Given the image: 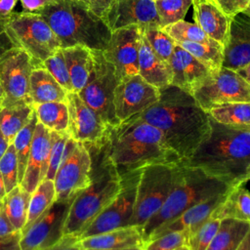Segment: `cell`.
Wrapping results in <instances>:
<instances>
[{
	"label": "cell",
	"instance_id": "1",
	"mask_svg": "<svg viewBox=\"0 0 250 250\" xmlns=\"http://www.w3.org/2000/svg\"><path fill=\"white\" fill-rule=\"evenodd\" d=\"M138 116L156 127L168 146L185 161L210 131V116L193 96L170 84L160 90L156 103Z\"/></svg>",
	"mask_w": 250,
	"mask_h": 250
},
{
	"label": "cell",
	"instance_id": "2",
	"mask_svg": "<svg viewBox=\"0 0 250 250\" xmlns=\"http://www.w3.org/2000/svg\"><path fill=\"white\" fill-rule=\"evenodd\" d=\"M182 163L200 169L229 188L243 185L250 168V130L222 124L210 117L209 134Z\"/></svg>",
	"mask_w": 250,
	"mask_h": 250
},
{
	"label": "cell",
	"instance_id": "3",
	"mask_svg": "<svg viewBox=\"0 0 250 250\" xmlns=\"http://www.w3.org/2000/svg\"><path fill=\"white\" fill-rule=\"evenodd\" d=\"M107 152L120 176L150 164L182 162L162 133L138 114L110 129Z\"/></svg>",
	"mask_w": 250,
	"mask_h": 250
},
{
	"label": "cell",
	"instance_id": "4",
	"mask_svg": "<svg viewBox=\"0 0 250 250\" xmlns=\"http://www.w3.org/2000/svg\"><path fill=\"white\" fill-rule=\"evenodd\" d=\"M85 146L92 160L91 183L72 200L63 229V235L78 238L121 188V177L108 156L107 139Z\"/></svg>",
	"mask_w": 250,
	"mask_h": 250
},
{
	"label": "cell",
	"instance_id": "5",
	"mask_svg": "<svg viewBox=\"0 0 250 250\" xmlns=\"http://www.w3.org/2000/svg\"><path fill=\"white\" fill-rule=\"evenodd\" d=\"M57 35L62 48L84 46L104 51L111 30L80 0H51L38 13Z\"/></svg>",
	"mask_w": 250,
	"mask_h": 250
},
{
	"label": "cell",
	"instance_id": "6",
	"mask_svg": "<svg viewBox=\"0 0 250 250\" xmlns=\"http://www.w3.org/2000/svg\"><path fill=\"white\" fill-rule=\"evenodd\" d=\"M229 187L205 174L200 169L182 163L179 179L162 207L143 226L140 231L146 243L149 235L159 227L169 224L192 206L214 196L225 193Z\"/></svg>",
	"mask_w": 250,
	"mask_h": 250
},
{
	"label": "cell",
	"instance_id": "7",
	"mask_svg": "<svg viewBox=\"0 0 250 250\" xmlns=\"http://www.w3.org/2000/svg\"><path fill=\"white\" fill-rule=\"evenodd\" d=\"M182 162L156 163L142 168L130 227H143L164 204L175 187Z\"/></svg>",
	"mask_w": 250,
	"mask_h": 250
},
{
	"label": "cell",
	"instance_id": "8",
	"mask_svg": "<svg viewBox=\"0 0 250 250\" xmlns=\"http://www.w3.org/2000/svg\"><path fill=\"white\" fill-rule=\"evenodd\" d=\"M4 25L15 47L28 54L36 67L62 49L57 35L39 14L14 12Z\"/></svg>",
	"mask_w": 250,
	"mask_h": 250
},
{
	"label": "cell",
	"instance_id": "9",
	"mask_svg": "<svg viewBox=\"0 0 250 250\" xmlns=\"http://www.w3.org/2000/svg\"><path fill=\"white\" fill-rule=\"evenodd\" d=\"M93 68L85 86L77 93L111 128L117 126L113 96L119 82L113 65L105 60L103 51H93Z\"/></svg>",
	"mask_w": 250,
	"mask_h": 250
},
{
	"label": "cell",
	"instance_id": "10",
	"mask_svg": "<svg viewBox=\"0 0 250 250\" xmlns=\"http://www.w3.org/2000/svg\"><path fill=\"white\" fill-rule=\"evenodd\" d=\"M141 171L142 169H138L120 176L121 188L119 192L95 218L79 238L130 227Z\"/></svg>",
	"mask_w": 250,
	"mask_h": 250
},
{
	"label": "cell",
	"instance_id": "11",
	"mask_svg": "<svg viewBox=\"0 0 250 250\" xmlns=\"http://www.w3.org/2000/svg\"><path fill=\"white\" fill-rule=\"evenodd\" d=\"M191 95L207 111L223 104L250 102V85L237 71L222 66L212 71Z\"/></svg>",
	"mask_w": 250,
	"mask_h": 250
},
{
	"label": "cell",
	"instance_id": "12",
	"mask_svg": "<svg viewBox=\"0 0 250 250\" xmlns=\"http://www.w3.org/2000/svg\"><path fill=\"white\" fill-rule=\"evenodd\" d=\"M33 61L23 50L14 47L0 57V87L3 91L1 105L31 104L29 81Z\"/></svg>",
	"mask_w": 250,
	"mask_h": 250
},
{
	"label": "cell",
	"instance_id": "13",
	"mask_svg": "<svg viewBox=\"0 0 250 250\" xmlns=\"http://www.w3.org/2000/svg\"><path fill=\"white\" fill-rule=\"evenodd\" d=\"M92 160L88 148L77 142L73 151L62 159L53 180L56 201L73 199L91 183Z\"/></svg>",
	"mask_w": 250,
	"mask_h": 250
},
{
	"label": "cell",
	"instance_id": "14",
	"mask_svg": "<svg viewBox=\"0 0 250 250\" xmlns=\"http://www.w3.org/2000/svg\"><path fill=\"white\" fill-rule=\"evenodd\" d=\"M73 199L55 201L27 229L21 232V250H43L59 242L63 236L65 221Z\"/></svg>",
	"mask_w": 250,
	"mask_h": 250
},
{
	"label": "cell",
	"instance_id": "15",
	"mask_svg": "<svg viewBox=\"0 0 250 250\" xmlns=\"http://www.w3.org/2000/svg\"><path fill=\"white\" fill-rule=\"evenodd\" d=\"M160 96V90L135 74L119 80L113 96L114 112L119 123L142 113Z\"/></svg>",
	"mask_w": 250,
	"mask_h": 250
},
{
	"label": "cell",
	"instance_id": "16",
	"mask_svg": "<svg viewBox=\"0 0 250 250\" xmlns=\"http://www.w3.org/2000/svg\"><path fill=\"white\" fill-rule=\"evenodd\" d=\"M65 103L68 109L67 133L71 139L84 145L100 144L107 139L111 127L76 92H68Z\"/></svg>",
	"mask_w": 250,
	"mask_h": 250
},
{
	"label": "cell",
	"instance_id": "17",
	"mask_svg": "<svg viewBox=\"0 0 250 250\" xmlns=\"http://www.w3.org/2000/svg\"><path fill=\"white\" fill-rule=\"evenodd\" d=\"M142 37V26L131 24L111 31L107 46L103 51L117 77L135 75L139 72V51Z\"/></svg>",
	"mask_w": 250,
	"mask_h": 250
},
{
	"label": "cell",
	"instance_id": "18",
	"mask_svg": "<svg viewBox=\"0 0 250 250\" xmlns=\"http://www.w3.org/2000/svg\"><path fill=\"white\" fill-rule=\"evenodd\" d=\"M103 20L111 31L131 24L159 25L153 0H115Z\"/></svg>",
	"mask_w": 250,
	"mask_h": 250
},
{
	"label": "cell",
	"instance_id": "19",
	"mask_svg": "<svg viewBox=\"0 0 250 250\" xmlns=\"http://www.w3.org/2000/svg\"><path fill=\"white\" fill-rule=\"evenodd\" d=\"M222 66L238 70L250 63V17L238 13L230 19Z\"/></svg>",
	"mask_w": 250,
	"mask_h": 250
},
{
	"label": "cell",
	"instance_id": "20",
	"mask_svg": "<svg viewBox=\"0 0 250 250\" xmlns=\"http://www.w3.org/2000/svg\"><path fill=\"white\" fill-rule=\"evenodd\" d=\"M50 151V130L37 122L27 164L20 186L28 193H32L47 174Z\"/></svg>",
	"mask_w": 250,
	"mask_h": 250
},
{
	"label": "cell",
	"instance_id": "21",
	"mask_svg": "<svg viewBox=\"0 0 250 250\" xmlns=\"http://www.w3.org/2000/svg\"><path fill=\"white\" fill-rule=\"evenodd\" d=\"M169 65L172 72L171 84L189 94L213 71L178 44H175Z\"/></svg>",
	"mask_w": 250,
	"mask_h": 250
},
{
	"label": "cell",
	"instance_id": "22",
	"mask_svg": "<svg viewBox=\"0 0 250 250\" xmlns=\"http://www.w3.org/2000/svg\"><path fill=\"white\" fill-rule=\"evenodd\" d=\"M227 192L214 195V196L192 206L191 208L185 211L181 216H179L174 221L170 222L167 225L159 227L149 235L146 242H148L162 234H165L167 232L181 231L184 229L188 230L189 236L192 235L200 228V226L207 219H209L211 217L213 211L224 201V199L227 195Z\"/></svg>",
	"mask_w": 250,
	"mask_h": 250
},
{
	"label": "cell",
	"instance_id": "23",
	"mask_svg": "<svg viewBox=\"0 0 250 250\" xmlns=\"http://www.w3.org/2000/svg\"><path fill=\"white\" fill-rule=\"evenodd\" d=\"M192 5L195 23L209 38L224 47L229 35L230 18L213 0H193Z\"/></svg>",
	"mask_w": 250,
	"mask_h": 250
},
{
	"label": "cell",
	"instance_id": "24",
	"mask_svg": "<svg viewBox=\"0 0 250 250\" xmlns=\"http://www.w3.org/2000/svg\"><path fill=\"white\" fill-rule=\"evenodd\" d=\"M81 249L144 248V240L138 227H127L92 236L79 238Z\"/></svg>",
	"mask_w": 250,
	"mask_h": 250
},
{
	"label": "cell",
	"instance_id": "25",
	"mask_svg": "<svg viewBox=\"0 0 250 250\" xmlns=\"http://www.w3.org/2000/svg\"><path fill=\"white\" fill-rule=\"evenodd\" d=\"M139 75L146 82L161 90L172 82L170 65L160 60L152 51L142 30L139 51Z\"/></svg>",
	"mask_w": 250,
	"mask_h": 250
},
{
	"label": "cell",
	"instance_id": "26",
	"mask_svg": "<svg viewBox=\"0 0 250 250\" xmlns=\"http://www.w3.org/2000/svg\"><path fill=\"white\" fill-rule=\"evenodd\" d=\"M67 93L47 69L41 66L33 68L29 81V98L32 104L65 102Z\"/></svg>",
	"mask_w": 250,
	"mask_h": 250
},
{
	"label": "cell",
	"instance_id": "27",
	"mask_svg": "<svg viewBox=\"0 0 250 250\" xmlns=\"http://www.w3.org/2000/svg\"><path fill=\"white\" fill-rule=\"evenodd\" d=\"M67 66L72 92L78 93L87 83L93 68V51L84 46L62 48Z\"/></svg>",
	"mask_w": 250,
	"mask_h": 250
},
{
	"label": "cell",
	"instance_id": "28",
	"mask_svg": "<svg viewBox=\"0 0 250 250\" xmlns=\"http://www.w3.org/2000/svg\"><path fill=\"white\" fill-rule=\"evenodd\" d=\"M211 218H232L250 223V191L242 185L229 188L224 201L213 211Z\"/></svg>",
	"mask_w": 250,
	"mask_h": 250
},
{
	"label": "cell",
	"instance_id": "29",
	"mask_svg": "<svg viewBox=\"0 0 250 250\" xmlns=\"http://www.w3.org/2000/svg\"><path fill=\"white\" fill-rule=\"evenodd\" d=\"M30 196V193L18 185L0 201L3 216L16 231H21L26 223Z\"/></svg>",
	"mask_w": 250,
	"mask_h": 250
},
{
	"label": "cell",
	"instance_id": "30",
	"mask_svg": "<svg viewBox=\"0 0 250 250\" xmlns=\"http://www.w3.org/2000/svg\"><path fill=\"white\" fill-rule=\"evenodd\" d=\"M249 230V222L232 218L222 219L219 229L208 248L214 250H235Z\"/></svg>",
	"mask_w": 250,
	"mask_h": 250
},
{
	"label": "cell",
	"instance_id": "31",
	"mask_svg": "<svg viewBox=\"0 0 250 250\" xmlns=\"http://www.w3.org/2000/svg\"><path fill=\"white\" fill-rule=\"evenodd\" d=\"M33 111L30 104L0 105V129L10 144L29 121Z\"/></svg>",
	"mask_w": 250,
	"mask_h": 250
},
{
	"label": "cell",
	"instance_id": "32",
	"mask_svg": "<svg viewBox=\"0 0 250 250\" xmlns=\"http://www.w3.org/2000/svg\"><path fill=\"white\" fill-rule=\"evenodd\" d=\"M207 113L219 123L250 130V102L219 104L207 110Z\"/></svg>",
	"mask_w": 250,
	"mask_h": 250
},
{
	"label": "cell",
	"instance_id": "33",
	"mask_svg": "<svg viewBox=\"0 0 250 250\" xmlns=\"http://www.w3.org/2000/svg\"><path fill=\"white\" fill-rule=\"evenodd\" d=\"M38 122L50 131L67 133L68 109L65 102H49L33 104Z\"/></svg>",
	"mask_w": 250,
	"mask_h": 250
},
{
	"label": "cell",
	"instance_id": "34",
	"mask_svg": "<svg viewBox=\"0 0 250 250\" xmlns=\"http://www.w3.org/2000/svg\"><path fill=\"white\" fill-rule=\"evenodd\" d=\"M56 201V189L52 180L44 179L31 193L26 223L21 232L27 229Z\"/></svg>",
	"mask_w": 250,
	"mask_h": 250
},
{
	"label": "cell",
	"instance_id": "35",
	"mask_svg": "<svg viewBox=\"0 0 250 250\" xmlns=\"http://www.w3.org/2000/svg\"><path fill=\"white\" fill-rule=\"evenodd\" d=\"M183 49L188 51L191 56L205 64L211 70L215 71L222 67L224 47L216 41L211 43H198L189 41L175 42Z\"/></svg>",
	"mask_w": 250,
	"mask_h": 250
},
{
	"label": "cell",
	"instance_id": "36",
	"mask_svg": "<svg viewBox=\"0 0 250 250\" xmlns=\"http://www.w3.org/2000/svg\"><path fill=\"white\" fill-rule=\"evenodd\" d=\"M38 122L37 116L35 114V111H33L29 121L26 123V125L16 135L14 138L12 144L15 147L16 150V155L18 159V171H19V184H21L26 164H27V159L31 147V142L33 139V134L34 130L36 127V124Z\"/></svg>",
	"mask_w": 250,
	"mask_h": 250
},
{
	"label": "cell",
	"instance_id": "37",
	"mask_svg": "<svg viewBox=\"0 0 250 250\" xmlns=\"http://www.w3.org/2000/svg\"><path fill=\"white\" fill-rule=\"evenodd\" d=\"M142 30L154 54L164 62L169 64L176 44L175 41L159 25L143 26Z\"/></svg>",
	"mask_w": 250,
	"mask_h": 250
},
{
	"label": "cell",
	"instance_id": "38",
	"mask_svg": "<svg viewBox=\"0 0 250 250\" xmlns=\"http://www.w3.org/2000/svg\"><path fill=\"white\" fill-rule=\"evenodd\" d=\"M162 29L175 41H189L198 43H211L215 40L209 38L204 31L196 24L185 20L168 24Z\"/></svg>",
	"mask_w": 250,
	"mask_h": 250
},
{
	"label": "cell",
	"instance_id": "39",
	"mask_svg": "<svg viewBox=\"0 0 250 250\" xmlns=\"http://www.w3.org/2000/svg\"><path fill=\"white\" fill-rule=\"evenodd\" d=\"M193 0H155V8L162 28L173 22L182 21Z\"/></svg>",
	"mask_w": 250,
	"mask_h": 250
},
{
	"label": "cell",
	"instance_id": "40",
	"mask_svg": "<svg viewBox=\"0 0 250 250\" xmlns=\"http://www.w3.org/2000/svg\"><path fill=\"white\" fill-rule=\"evenodd\" d=\"M39 66L47 69L63 89L67 92H72L70 77L62 49L58 50L54 55L41 62Z\"/></svg>",
	"mask_w": 250,
	"mask_h": 250
},
{
	"label": "cell",
	"instance_id": "41",
	"mask_svg": "<svg viewBox=\"0 0 250 250\" xmlns=\"http://www.w3.org/2000/svg\"><path fill=\"white\" fill-rule=\"evenodd\" d=\"M221 224L220 219L209 218L188 237L187 245L190 250H206L216 235Z\"/></svg>",
	"mask_w": 250,
	"mask_h": 250
},
{
	"label": "cell",
	"instance_id": "42",
	"mask_svg": "<svg viewBox=\"0 0 250 250\" xmlns=\"http://www.w3.org/2000/svg\"><path fill=\"white\" fill-rule=\"evenodd\" d=\"M69 138L68 133H59L55 131H50V151H49V161L48 170L45 179L54 180L55 175L61 164L62 153L65 147V144Z\"/></svg>",
	"mask_w": 250,
	"mask_h": 250
},
{
	"label": "cell",
	"instance_id": "43",
	"mask_svg": "<svg viewBox=\"0 0 250 250\" xmlns=\"http://www.w3.org/2000/svg\"><path fill=\"white\" fill-rule=\"evenodd\" d=\"M0 173L2 175L6 192H9L19 184L18 159L13 144H10L7 150L0 158Z\"/></svg>",
	"mask_w": 250,
	"mask_h": 250
},
{
	"label": "cell",
	"instance_id": "44",
	"mask_svg": "<svg viewBox=\"0 0 250 250\" xmlns=\"http://www.w3.org/2000/svg\"><path fill=\"white\" fill-rule=\"evenodd\" d=\"M188 237V229L167 232L146 242L143 250H175L182 245H187Z\"/></svg>",
	"mask_w": 250,
	"mask_h": 250
},
{
	"label": "cell",
	"instance_id": "45",
	"mask_svg": "<svg viewBox=\"0 0 250 250\" xmlns=\"http://www.w3.org/2000/svg\"><path fill=\"white\" fill-rule=\"evenodd\" d=\"M213 1L230 19L238 13H242L250 3V0H213Z\"/></svg>",
	"mask_w": 250,
	"mask_h": 250
},
{
	"label": "cell",
	"instance_id": "46",
	"mask_svg": "<svg viewBox=\"0 0 250 250\" xmlns=\"http://www.w3.org/2000/svg\"><path fill=\"white\" fill-rule=\"evenodd\" d=\"M79 238L73 235H63L56 244L43 250H81L78 242Z\"/></svg>",
	"mask_w": 250,
	"mask_h": 250
},
{
	"label": "cell",
	"instance_id": "47",
	"mask_svg": "<svg viewBox=\"0 0 250 250\" xmlns=\"http://www.w3.org/2000/svg\"><path fill=\"white\" fill-rule=\"evenodd\" d=\"M21 236V231H18L11 236H6V237L0 236V250H21V247H20Z\"/></svg>",
	"mask_w": 250,
	"mask_h": 250
},
{
	"label": "cell",
	"instance_id": "48",
	"mask_svg": "<svg viewBox=\"0 0 250 250\" xmlns=\"http://www.w3.org/2000/svg\"><path fill=\"white\" fill-rule=\"evenodd\" d=\"M114 1L115 0H89V8L94 14L103 19L104 15Z\"/></svg>",
	"mask_w": 250,
	"mask_h": 250
},
{
	"label": "cell",
	"instance_id": "49",
	"mask_svg": "<svg viewBox=\"0 0 250 250\" xmlns=\"http://www.w3.org/2000/svg\"><path fill=\"white\" fill-rule=\"evenodd\" d=\"M24 13H38L51 0H19Z\"/></svg>",
	"mask_w": 250,
	"mask_h": 250
},
{
	"label": "cell",
	"instance_id": "50",
	"mask_svg": "<svg viewBox=\"0 0 250 250\" xmlns=\"http://www.w3.org/2000/svg\"><path fill=\"white\" fill-rule=\"evenodd\" d=\"M19 0H0V21H6L15 11Z\"/></svg>",
	"mask_w": 250,
	"mask_h": 250
},
{
	"label": "cell",
	"instance_id": "51",
	"mask_svg": "<svg viewBox=\"0 0 250 250\" xmlns=\"http://www.w3.org/2000/svg\"><path fill=\"white\" fill-rule=\"evenodd\" d=\"M15 45L12 42L11 38L6 32L4 22L0 21V57L6 53L8 50L14 48Z\"/></svg>",
	"mask_w": 250,
	"mask_h": 250
},
{
	"label": "cell",
	"instance_id": "52",
	"mask_svg": "<svg viewBox=\"0 0 250 250\" xmlns=\"http://www.w3.org/2000/svg\"><path fill=\"white\" fill-rule=\"evenodd\" d=\"M16 231L14 228L11 226V224L7 221V219L3 216L1 207H0V236L1 237H6V236H11L15 234Z\"/></svg>",
	"mask_w": 250,
	"mask_h": 250
},
{
	"label": "cell",
	"instance_id": "53",
	"mask_svg": "<svg viewBox=\"0 0 250 250\" xmlns=\"http://www.w3.org/2000/svg\"><path fill=\"white\" fill-rule=\"evenodd\" d=\"M9 145H10V143L6 140L5 136L3 135V133H2V131L0 129V158L3 156V154L7 150Z\"/></svg>",
	"mask_w": 250,
	"mask_h": 250
},
{
	"label": "cell",
	"instance_id": "54",
	"mask_svg": "<svg viewBox=\"0 0 250 250\" xmlns=\"http://www.w3.org/2000/svg\"><path fill=\"white\" fill-rule=\"evenodd\" d=\"M235 250H250V230L239 243Z\"/></svg>",
	"mask_w": 250,
	"mask_h": 250
},
{
	"label": "cell",
	"instance_id": "55",
	"mask_svg": "<svg viewBox=\"0 0 250 250\" xmlns=\"http://www.w3.org/2000/svg\"><path fill=\"white\" fill-rule=\"evenodd\" d=\"M236 71H237V73H238L240 76H242V77L246 80V82L250 85V63H249L248 65H246V66H244V67H242V68L236 70Z\"/></svg>",
	"mask_w": 250,
	"mask_h": 250
},
{
	"label": "cell",
	"instance_id": "56",
	"mask_svg": "<svg viewBox=\"0 0 250 250\" xmlns=\"http://www.w3.org/2000/svg\"><path fill=\"white\" fill-rule=\"evenodd\" d=\"M6 188H5V185H4V181L2 178V175L0 173V201L3 199V197L6 195Z\"/></svg>",
	"mask_w": 250,
	"mask_h": 250
},
{
	"label": "cell",
	"instance_id": "57",
	"mask_svg": "<svg viewBox=\"0 0 250 250\" xmlns=\"http://www.w3.org/2000/svg\"><path fill=\"white\" fill-rule=\"evenodd\" d=\"M81 250H143V248H127V249H81Z\"/></svg>",
	"mask_w": 250,
	"mask_h": 250
},
{
	"label": "cell",
	"instance_id": "58",
	"mask_svg": "<svg viewBox=\"0 0 250 250\" xmlns=\"http://www.w3.org/2000/svg\"><path fill=\"white\" fill-rule=\"evenodd\" d=\"M175 250H190V249H189V247L188 245H182V246L176 248Z\"/></svg>",
	"mask_w": 250,
	"mask_h": 250
},
{
	"label": "cell",
	"instance_id": "59",
	"mask_svg": "<svg viewBox=\"0 0 250 250\" xmlns=\"http://www.w3.org/2000/svg\"><path fill=\"white\" fill-rule=\"evenodd\" d=\"M242 13L245 14V15H247L248 17H250V3H249V5H248V7H247Z\"/></svg>",
	"mask_w": 250,
	"mask_h": 250
},
{
	"label": "cell",
	"instance_id": "60",
	"mask_svg": "<svg viewBox=\"0 0 250 250\" xmlns=\"http://www.w3.org/2000/svg\"><path fill=\"white\" fill-rule=\"evenodd\" d=\"M2 101H3V91H2V89L0 87V105L2 104Z\"/></svg>",
	"mask_w": 250,
	"mask_h": 250
},
{
	"label": "cell",
	"instance_id": "61",
	"mask_svg": "<svg viewBox=\"0 0 250 250\" xmlns=\"http://www.w3.org/2000/svg\"><path fill=\"white\" fill-rule=\"evenodd\" d=\"M249 180H250V168H249V170L247 172V175H246V182L249 181Z\"/></svg>",
	"mask_w": 250,
	"mask_h": 250
},
{
	"label": "cell",
	"instance_id": "62",
	"mask_svg": "<svg viewBox=\"0 0 250 250\" xmlns=\"http://www.w3.org/2000/svg\"><path fill=\"white\" fill-rule=\"evenodd\" d=\"M80 1H82V2H84V3H86V4H88V6H89V0H80Z\"/></svg>",
	"mask_w": 250,
	"mask_h": 250
},
{
	"label": "cell",
	"instance_id": "63",
	"mask_svg": "<svg viewBox=\"0 0 250 250\" xmlns=\"http://www.w3.org/2000/svg\"><path fill=\"white\" fill-rule=\"evenodd\" d=\"M153 1H155V0H153Z\"/></svg>",
	"mask_w": 250,
	"mask_h": 250
}]
</instances>
